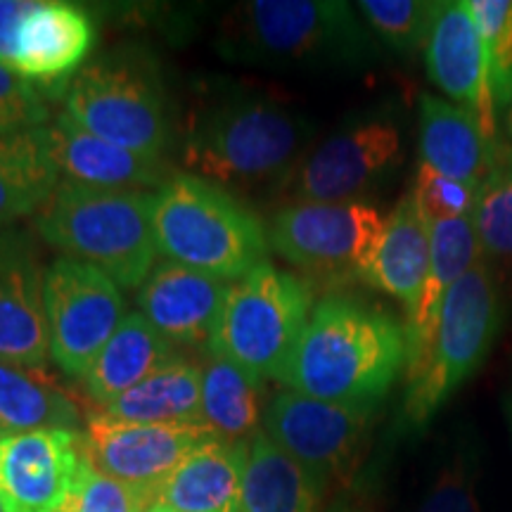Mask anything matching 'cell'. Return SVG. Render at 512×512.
Returning <instances> with one entry per match:
<instances>
[{
    "instance_id": "cb8c5ba5",
    "label": "cell",
    "mask_w": 512,
    "mask_h": 512,
    "mask_svg": "<svg viewBox=\"0 0 512 512\" xmlns=\"http://www.w3.org/2000/svg\"><path fill=\"white\" fill-rule=\"evenodd\" d=\"M176 356L174 344L159 335L143 313H126L81 382L88 396L102 408Z\"/></svg>"
},
{
    "instance_id": "9a60e30c",
    "label": "cell",
    "mask_w": 512,
    "mask_h": 512,
    "mask_svg": "<svg viewBox=\"0 0 512 512\" xmlns=\"http://www.w3.org/2000/svg\"><path fill=\"white\" fill-rule=\"evenodd\" d=\"M81 463V432L8 434L0 439V498L10 512H60Z\"/></svg>"
},
{
    "instance_id": "b9f144b4",
    "label": "cell",
    "mask_w": 512,
    "mask_h": 512,
    "mask_svg": "<svg viewBox=\"0 0 512 512\" xmlns=\"http://www.w3.org/2000/svg\"><path fill=\"white\" fill-rule=\"evenodd\" d=\"M147 512H166V510H157V508H150Z\"/></svg>"
},
{
    "instance_id": "7bdbcfd3",
    "label": "cell",
    "mask_w": 512,
    "mask_h": 512,
    "mask_svg": "<svg viewBox=\"0 0 512 512\" xmlns=\"http://www.w3.org/2000/svg\"><path fill=\"white\" fill-rule=\"evenodd\" d=\"M3 437H5V434H3V432H0V439H3Z\"/></svg>"
},
{
    "instance_id": "3957f363",
    "label": "cell",
    "mask_w": 512,
    "mask_h": 512,
    "mask_svg": "<svg viewBox=\"0 0 512 512\" xmlns=\"http://www.w3.org/2000/svg\"><path fill=\"white\" fill-rule=\"evenodd\" d=\"M155 192L60 183L36 230L67 259L91 264L119 287H140L157 266Z\"/></svg>"
},
{
    "instance_id": "d6a6232c",
    "label": "cell",
    "mask_w": 512,
    "mask_h": 512,
    "mask_svg": "<svg viewBox=\"0 0 512 512\" xmlns=\"http://www.w3.org/2000/svg\"><path fill=\"white\" fill-rule=\"evenodd\" d=\"M482 36L498 114L512 105V0H465Z\"/></svg>"
},
{
    "instance_id": "8992f818",
    "label": "cell",
    "mask_w": 512,
    "mask_h": 512,
    "mask_svg": "<svg viewBox=\"0 0 512 512\" xmlns=\"http://www.w3.org/2000/svg\"><path fill=\"white\" fill-rule=\"evenodd\" d=\"M238 53L278 67H366L380 57L373 31L339 0H254L233 27Z\"/></svg>"
},
{
    "instance_id": "ba28073f",
    "label": "cell",
    "mask_w": 512,
    "mask_h": 512,
    "mask_svg": "<svg viewBox=\"0 0 512 512\" xmlns=\"http://www.w3.org/2000/svg\"><path fill=\"white\" fill-rule=\"evenodd\" d=\"M64 112L102 140L162 159L171 143L169 105L145 57L110 53L86 62L62 93Z\"/></svg>"
},
{
    "instance_id": "83f0119b",
    "label": "cell",
    "mask_w": 512,
    "mask_h": 512,
    "mask_svg": "<svg viewBox=\"0 0 512 512\" xmlns=\"http://www.w3.org/2000/svg\"><path fill=\"white\" fill-rule=\"evenodd\" d=\"M60 178L41 126L0 138V228L38 214L60 188Z\"/></svg>"
},
{
    "instance_id": "2e32d148",
    "label": "cell",
    "mask_w": 512,
    "mask_h": 512,
    "mask_svg": "<svg viewBox=\"0 0 512 512\" xmlns=\"http://www.w3.org/2000/svg\"><path fill=\"white\" fill-rule=\"evenodd\" d=\"M422 53H425L427 76L434 86L448 100L475 114L486 138L501 143L489 62H486L482 36L465 0L439 3Z\"/></svg>"
},
{
    "instance_id": "f1b7e54d",
    "label": "cell",
    "mask_w": 512,
    "mask_h": 512,
    "mask_svg": "<svg viewBox=\"0 0 512 512\" xmlns=\"http://www.w3.org/2000/svg\"><path fill=\"white\" fill-rule=\"evenodd\" d=\"M264 380L209 354L202 366V418L216 437L252 441L264 422Z\"/></svg>"
},
{
    "instance_id": "30bf717a",
    "label": "cell",
    "mask_w": 512,
    "mask_h": 512,
    "mask_svg": "<svg viewBox=\"0 0 512 512\" xmlns=\"http://www.w3.org/2000/svg\"><path fill=\"white\" fill-rule=\"evenodd\" d=\"M373 418L366 408L283 389L268 399L261 432L325 486L347 484L368 451Z\"/></svg>"
},
{
    "instance_id": "44dd1931",
    "label": "cell",
    "mask_w": 512,
    "mask_h": 512,
    "mask_svg": "<svg viewBox=\"0 0 512 512\" xmlns=\"http://www.w3.org/2000/svg\"><path fill=\"white\" fill-rule=\"evenodd\" d=\"M420 164L456 181L484 185L503 143L486 138L479 119L456 102L420 95Z\"/></svg>"
},
{
    "instance_id": "7c38bea8",
    "label": "cell",
    "mask_w": 512,
    "mask_h": 512,
    "mask_svg": "<svg viewBox=\"0 0 512 512\" xmlns=\"http://www.w3.org/2000/svg\"><path fill=\"white\" fill-rule=\"evenodd\" d=\"M124 318L119 285L100 268L67 256L46 268L50 358L62 373L83 380Z\"/></svg>"
},
{
    "instance_id": "d6986e66",
    "label": "cell",
    "mask_w": 512,
    "mask_h": 512,
    "mask_svg": "<svg viewBox=\"0 0 512 512\" xmlns=\"http://www.w3.org/2000/svg\"><path fill=\"white\" fill-rule=\"evenodd\" d=\"M48 155L69 183L93 188L145 190L162 188L171 176L162 159H152L102 140L76 124L67 112L41 126Z\"/></svg>"
},
{
    "instance_id": "1f68e13d",
    "label": "cell",
    "mask_w": 512,
    "mask_h": 512,
    "mask_svg": "<svg viewBox=\"0 0 512 512\" xmlns=\"http://www.w3.org/2000/svg\"><path fill=\"white\" fill-rule=\"evenodd\" d=\"M484 259L512 264V147L503 145L472 214Z\"/></svg>"
},
{
    "instance_id": "277c9868",
    "label": "cell",
    "mask_w": 512,
    "mask_h": 512,
    "mask_svg": "<svg viewBox=\"0 0 512 512\" xmlns=\"http://www.w3.org/2000/svg\"><path fill=\"white\" fill-rule=\"evenodd\" d=\"M503 316L501 287L484 259L453 285L430 342L406 363L403 430H425L463 384L479 373L494 349Z\"/></svg>"
},
{
    "instance_id": "ab89813d",
    "label": "cell",
    "mask_w": 512,
    "mask_h": 512,
    "mask_svg": "<svg viewBox=\"0 0 512 512\" xmlns=\"http://www.w3.org/2000/svg\"><path fill=\"white\" fill-rule=\"evenodd\" d=\"M505 418H508V425H510V434H512V387L508 396H505Z\"/></svg>"
},
{
    "instance_id": "e575fe53",
    "label": "cell",
    "mask_w": 512,
    "mask_h": 512,
    "mask_svg": "<svg viewBox=\"0 0 512 512\" xmlns=\"http://www.w3.org/2000/svg\"><path fill=\"white\" fill-rule=\"evenodd\" d=\"M479 190H482V185L456 181V178L439 174L425 164H418V174H415L411 188L413 200L430 226L467 219V216L475 214Z\"/></svg>"
},
{
    "instance_id": "f546056e",
    "label": "cell",
    "mask_w": 512,
    "mask_h": 512,
    "mask_svg": "<svg viewBox=\"0 0 512 512\" xmlns=\"http://www.w3.org/2000/svg\"><path fill=\"white\" fill-rule=\"evenodd\" d=\"M415 512H482L479 451L470 437L446 448Z\"/></svg>"
},
{
    "instance_id": "836d02e7",
    "label": "cell",
    "mask_w": 512,
    "mask_h": 512,
    "mask_svg": "<svg viewBox=\"0 0 512 512\" xmlns=\"http://www.w3.org/2000/svg\"><path fill=\"white\" fill-rule=\"evenodd\" d=\"M152 496L136 486L102 475L83 453L79 477L60 512H147Z\"/></svg>"
},
{
    "instance_id": "60d3db41",
    "label": "cell",
    "mask_w": 512,
    "mask_h": 512,
    "mask_svg": "<svg viewBox=\"0 0 512 512\" xmlns=\"http://www.w3.org/2000/svg\"><path fill=\"white\" fill-rule=\"evenodd\" d=\"M0 512H10V510H8V505H5L3 498H0Z\"/></svg>"
},
{
    "instance_id": "8d00e7d4",
    "label": "cell",
    "mask_w": 512,
    "mask_h": 512,
    "mask_svg": "<svg viewBox=\"0 0 512 512\" xmlns=\"http://www.w3.org/2000/svg\"><path fill=\"white\" fill-rule=\"evenodd\" d=\"M31 0H0V64L10 69L15 55V36L19 22L27 15Z\"/></svg>"
},
{
    "instance_id": "e0dca14e",
    "label": "cell",
    "mask_w": 512,
    "mask_h": 512,
    "mask_svg": "<svg viewBox=\"0 0 512 512\" xmlns=\"http://www.w3.org/2000/svg\"><path fill=\"white\" fill-rule=\"evenodd\" d=\"M95 46V24L86 10L60 0H31L19 22L10 69L41 93H64Z\"/></svg>"
},
{
    "instance_id": "5bb4252c",
    "label": "cell",
    "mask_w": 512,
    "mask_h": 512,
    "mask_svg": "<svg viewBox=\"0 0 512 512\" xmlns=\"http://www.w3.org/2000/svg\"><path fill=\"white\" fill-rule=\"evenodd\" d=\"M50 358L46 268L27 228H0V361L43 368Z\"/></svg>"
},
{
    "instance_id": "484cf974",
    "label": "cell",
    "mask_w": 512,
    "mask_h": 512,
    "mask_svg": "<svg viewBox=\"0 0 512 512\" xmlns=\"http://www.w3.org/2000/svg\"><path fill=\"white\" fill-rule=\"evenodd\" d=\"M81 411L43 368L0 361V432H79Z\"/></svg>"
},
{
    "instance_id": "ffe728a7",
    "label": "cell",
    "mask_w": 512,
    "mask_h": 512,
    "mask_svg": "<svg viewBox=\"0 0 512 512\" xmlns=\"http://www.w3.org/2000/svg\"><path fill=\"white\" fill-rule=\"evenodd\" d=\"M249 441L211 437L157 486L150 508L166 512H238Z\"/></svg>"
},
{
    "instance_id": "4fadbf2b",
    "label": "cell",
    "mask_w": 512,
    "mask_h": 512,
    "mask_svg": "<svg viewBox=\"0 0 512 512\" xmlns=\"http://www.w3.org/2000/svg\"><path fill=\"white\" fill-rule=\"evenodd\" d=\"M83 453L102 475L155 494L178 463L216 437L204 422L197 425H152V422H128L91 413L83 430Z\"/></svg>"
},
{
    "instance_id": "74e56055",
    "label": "cell",
    "mask_w": 512,
    "mask_h": 512,
    "mask_svg": "<svg viewBox=\"0 0 512 512\" xmlns=\"http://www.w3.org/2000/svg\"><path fill=\"white\" fill-rule=\"evenodd\" d=\"M325 512H377V510L373 508V505L356 501V498H342V501L330 505V508Z\"/></svg>"
},
{
    "instance_id": "5b68a950",
    "label": "cell",
    "mask_w": 512,
    "mask_h": 512,
    "mask_svg": "<svg viewBox=\"0 0 512 512\" xmlns=\"http://www.w3.org/2000/svg\"><path fill=\"white\" fill-rule=\"evenodd\" d=\"M152 221L159 254L228 283L268 261V230L254 211L188 171L155 192Z\"/></svg>"
},
{
    "instance_id": "8fae6325",
    "label": "cell",
    "mask_w": 512,
    "mask_h": 512,
    "mask_svg": "<svg viewBox=\"0 0 512 512\" xmlns=\"http://www.w3.org/2000/svg\"><path fill=\"white\" fill-rule=\"evenodd\" d=\"M387 216L373 202L287 204L268 226V245L287 264L361 280L380 245Z\"/></svg>"
},
{
    "instance_id": "f35d334b",
    "label": "cell",
    "mask_w": 512,
    "mask_h": 512,
    "mask_svg": "<svg viewBox=\"0 0 512 512\" xmlns=\"http://www.w3.org/2000/svg\"><path fill=\"white\" fill-rule=\"evenodd\" d=\"M503 126H505V133H508V138L512 140V105L503 112Z\"/></svg>"
},
{
    "instance_id": "603a6c76",
    "label": "cell",
    "mask_w": 512,
    "mask_h": 512,
    "mask_svg": "<svg viewBox=\"0 0 512 512\" xmlns=\"http://www.w3.org/2000/svg\"><path fill=\"white\" fill-rule=\"evenodd\" d=\"M479 261H484V254L472 216L430 226V271L413 311L406 313L408 361L430 342L448 292Z\"/></svg>"
},
{
    "instance_id": "4dcf8cb0",
    "label": "cell",
    "mask_w": 512,
    "mask_h": 512,
    "mask_svg": "<svg viewBox=\"0 0 512 512\" xmlns=\"http://www.w3.org/2000/svg\"><path fill=\"white\" fill-rule=\"evenodd\" d=\"M356 10L387 48L403 57L418 55L430 38L439 3L432 0H361Z\"/></svg>"
},
{
    "instance_id": "ac0fdd59",
    "label": "cell",
    "mask_w": 512,
    "mask_h": 512,
    "mask_svg": "<svg viewBox=\"0 0 512 512\" xmlns=\"http://www.w3.org/2000/svg\"><path fill=\"white\" fill-rule=\"evenodd\" d=\"M228 280L176 261H159L138 287L136 304L147 323L171 344L211 347L226 304Z\"/></svg>"
},
{
    "instance_id": "7402d4cb",
    "label": "cell",
    "mask_w": 512,
    "mask_h": 512,
    "mask_svg": "<svg viewBox=\"0 0 512 512\" xmlns=\"http://www.w3.org/2000/svg\"><path fill=\"white\" fill-rule=\"evenodd\" d=\"M430 271V223L406 192L387 216L384 235L361 280L413 311Z\"/></svg>"
},
{
    "instance_id": "52a82bcc",
    "label": "cell",
    "mask_w": 512,
    "mask_h": 512,
    "mask_svg": "<svg viewBox=\"0 0 512 512\" xmlns=\"http://www.w3.org/2000/svg\"><path fill=\"white\" fill-rule=\"evenodd\" d=\"M313 287L264 261L230 285L209 354L283 382L313 313Z\"/></svg>"
},
{
    "instance_id": "d4e9b609",
    "label": "cell",
    "mask_w": 512,
    "mask_h": 512,
    "mask_svg": "<svg viewBox=\"0 0 512 512\" xmlns=\"http://www.w3.org/2000/svg\"><path fill=\"white\" fill-rule=\"evenodd\" d=\"M328 486L264 432L249 441L238 512H320Z\"/></svg>"
},
{
    "instance_id": "d590c367",
    "label": "cell",
    "mask_w": 512,
    "mask_h": 512,
    "mask_svg": "<svg viewBox=\"0 0 512 512\" xmlns=\"http://www.w3.org/2000/svg\"><path fill=\"white\" fill-rule=\"evenodd\" d=\"M48 121L50 110L43 93L0 64V138L46 126Z\"/></svg>"
},
{
    "instance_id": "4316f807",
    "label": "cell",
    "mask_w": 512,
    "mask_h": 512,
    "mask_svg": "<svg viewBox=\"0 0 512 512\" xmlns=\"http://www.w3.org/2000/svg\"><path fill=\"white\" fill-rule=\"evenodd\" d=\"M100 411L128 422L197 425L202 418V366L176 356L147 380L102 406ZM207 425V422H204Z\"/></svg>"
},
{
    "instance_id": "6da1fadb",
    "label": "cell",
    "mask_w": 512,
    "mask_h": 512,
    "mask_svg": "<svg viewBox=\"0 0 512 512\" xmlns=\"http://www.w3.org/2000/svg\"><path fill=\"white\" fill-rule=\"evenodd\" d=\"M406 363V323L380 306L330 294L313 306L283 384L313 399L377 411Z\"/></svg>"
},
{
    "instance_id": "9c48e42d",
    "label": "cell",
    "mask_w": 512,
    "mask_h": 512,
    "mask_svg": "<svg viewBox=\"0 0 512 512\" xmlns=\"http://www.w3.org/2000/svg\"><path fill=\"white\" fill-rule=\"evenodd\" d=\"M403 157V128L394 114H358L306 152L285 188L292 204L366 202L401 169Z\"/></svg>"
},
{
    "instance_id": "7a4b0ae2",
    "label": "cell",
    "mask_w": 512,
    "mask_h": 512,
    "mask_svg": "<svg viewBox=\"0 0 512 512\" xmlns=\"http://www.w3.org/2000/svg\"><path fill=\"white\" fill-rule=\"evenodd\" d=\"M311 121L268 95H238L204 110L183 145L188 174L228 192L285 185L306 155Z\"/></svg>"
}]
</instances>
